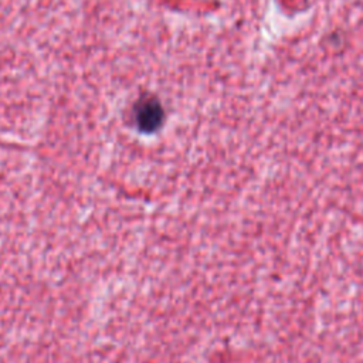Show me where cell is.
<instances>
[{
    "mask_svg": "<svg viewBox=\"0 0 363 363\" xmlns=\"http://www.w3.org/2000/svg\"><path fill=\"white\" fill-rule=\"evenodd\" d=\"M136 125L142 132H153L163 122V109L157 99L145 98L138 102L135 109Z\"/></svg>",
    "mask_w": 363,
    "mask_h": 363,
    "instance_id": "obj_1",
    "label": "cell"
}]
</instances>
